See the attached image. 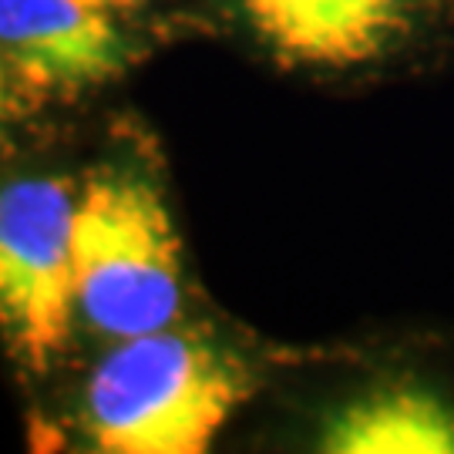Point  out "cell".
I'll list each match as a JSON object with an SVG mask.
<instances>
[{"mask_svg": "<svg viewBox=\"0 0 454 454\" xmlns=\"http://www.w3.org/2000/svg\"><path fill=\"white\" fill-rule=\"evenodd\" d=\"M0 61L41 108L121 74L129 41L114 14L82 0H0Z\"/></svg>", "mask_w": 454, "mask_h": 454, "instance_id": "cell-4", "label": "cell"}, {"mask_svg": "<svg viewBox=\"0 0 454 454\" xmlns=\"http://www.w3.org/2000/svg\"><path fill=\"white\" fill-rule=\"evenodd\" d=\"M246 24L293 67H357L394 51L421 0H239Z\"/></svg>", "mask_w": 454, "mask_h": 454, "instance_id": "cell-5", "label": "cell"}, {"mask_svg": "<svg viewBox=\"0 0 454 454\" xmlns=\"http://www.w3.org/2000/svg\"><path fill=\"white\" fill-rule=\"evenodd\" d=\"M78 320L108 340L182 317V243L165 195L135 165L91 168L74 206Z\"/></svg>", "mask_w": 454, "mask_h": 454, "instance_id": "cell-2", "label": "cell"}, {"mask_svg": "<svg viewBox=\"0 0 454 454\" xmlns=\"http://www.w3.org/2000/svg\"><path fill=\"white\" fill-rule=\"evenodd\" d=\"M74 206L65 176L0 179V337L31 373H48L74 333Z\"/></svg>", "mask_w": 454, "mask_h": 454, "instance_id": "cell-3", "label": "cell"}, {"mask_svg": "<svg viewBox=\"0 0 454 454\" xmlns=\"http://www.w3.org/2000/svg\"><path fill=\"white\" fill-rule=\"evenodd\" d=\"M88 7H95V11H108V14H121V11H135V7H142L148 0H82Z\"/></svg>", "mask_w": 454, "mask_h": 454, "instance_id": "cell-8", "label": "cell"}, {"mask_svg": "<svg viewBox=\"0 0 454 454\" xmlns=\"http://www.w3.org/2000/svg\"><path fill=\"white\" fill-rule=\"evenodd\" d=\"M330 454H454V404L418 384H384L350 397L324 421Z\"/></svg>", "mask_w": 454, "mask_h": 454, "instance_id": "cell-6", "label": "cell"}, {"mask_svg": "<svg viewBox=\"0 0 454 454\" xmlns=\"http://www.w3.org/2000/svg\"><path fill=\"white\" fill-rule=\"evenodd\" d=\"M253 390L236 350L172 324L114 340L98 360L84 384V434L105 454H202Z\"/></svg>", "mask_w": 454, "mask_h": 454, "instance_id": "cell-1", "label": "cell"}, {"mask_svg": "<svg viewBox=\"0 0 454 454\" xmlns=\"http://www.w3.org/2000/svg\"><path fill=\"white\" fill-rule=\"evenodd\" d=\"M34 112H37V108L31 105V98L17 88L14 78H11V71L0 61V142L7 138V131L14 129V125H20V121Z\"/></svg>", "mask_w": 454, "mask_h": 454, "instance_id": "cell-7", "label": "cell"}]
</instances>
